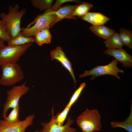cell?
I'll use <instances>...</instances> for the list:
<instances>
[{
    "label": "cell",
    "instance_id": "obj_21",
    "mask_svg": "<svg viewBox=\"0 0 132 132\" xmlns=\"http://www.w3.org/2000/svg\"><path fill=\"white\" fill-rule=\"evenodd\" d=\"M20 109L19 103L16 106L12 109L9 115L4 120L10 123H15L19 122L20 121L19 119Z\"/></svg>",
    "mask_w": 132,
    "mask_h": 132
},
{
    "label": "cell",
    "instance_id": "obj_6",
    "mask_svg": "<svg viewBox=\"0 0 132 132\" xmlns=\"http://www.w3.org/2000/svg\"><path fill=\"white\" fill-rule=\"evenodd\" d=\"M26 82H25L21 85L14 86L7 91V96L2 111L3 120L7 117V113L8 110L16 106L19 103L21 97L29 91V88L26 85Z\"/></svg>",
    "mask_w": 132,
    "mask_h": 132
},
{
    "label": "cell",
    "instance_id": "obj_29",
    "mask_svg": "<svg viewBox=\"0 0 132 132\" xmlns=\"http://www.w3.org/2000/svg\"><path fill=\"white\" fill-rule=\"evenodd\" d=\"M38 132V131H36V132Z\"/></svg>",
    "mask_w": 132,
    "mask_h": 132
},
{
    "label": "cell",
    "instance_id": "obj_25",
    "mask_svg": "<svg viewBox=\"0 0 132 132\" xmlns=\"http://www.w3.org/2000/svg\"><path fill=\"white\" fill-rule=\"evenodd\" d=\"M70 2H75L78 3L79 2V1L76 0H57L54 4L50 8L53 11H56L60 7V6L62 4Z\"/></svg>",
    "mask_w": 132,
    "mask_h": 132
},
{
    "label": "cell",
    "instance_id": "obj_8",
    "mask_svg": "<svg viewBox=\"0 0 132 132\" xmlns=\"http://www.w3.org/2000/svg\"><path fill=\"white\" fill-rule=\"evenodd\" d=\"M52 117L50 120L47 122H41L42 129L39 132H76V129L71 127L74 122L70 116L68 119L66 123L63 125L58 124L55 120L54 109L53 107L51 111Z\"/></svg>",
    "mask_w": 132,
    "mask_h": 132
},
{
    "label": "cell",
    "instance_id": "obj_4",
    "mask_svg": "<svg viewBox=\"0 0 132 132\" xmlns=\"http://www.w3.org/2000/svg\"><path fill=\"white\" fill-rule=\"evenodd\" d=\"M32 44L30 43L20 46L4 45L0 49V66L17 63Z\"/></svg>",
    "mask_w": 132,
    "mask_h": 132
},
{
    "label": "cell",
    "instance_id": "obj_5",
    "mask_svg": "<svg viewBox=\"0 0 132 132\" xmlns=\"http://www.w3.org/2000/svg\"><path fill=\"white\" fill-rule=\"evenodd\" d=\"M2 75L0 84L4 86L13 85L22 80L24 76L22 70L17 63L1 66Z\"/></svg>",
    "mask_w": 132,
    "mask_h": 132
},
{
    "label": "cell",
    "instance_id": "obj_24",
    "mask_svg": "<svg viewBox=\"0 0 132 132\" xmlns=\"http://www.w3.org/2000/svg\"><path fill=\"white\" fill-rule=\"evenodd\" d=\"M0 39L7 42L11 39L7 31L5 22L1 19L0 20Z\"/></svg>",
    "mask_w": 132,
    "mask_h": 132
},
{
    "label": "cell",
    "instance_id": "obj_14",
    "mask_svg": "<svg viewBox=\"0 0 132 132\" xmlns=\"http://www.w3.org/2000/svg\"><path fill=\"white\" fill-rule=\"evenodd\" d=\"M89 28L90 30L97 36L106 40L108 39L115 32L113 30L104 25L92 26Z\"/></svg>",
    "mask_w": 132,
    "mask_h": 132
},
{
    "label": "cell",
    "instance_id": "obj_3",
    "mask_svg": "<svg viewBox=\"0 0 132 132\" xmlns=\"http://www.w3.org/2000/svg\"><path fill=\"white\" fill-rule=\"evenodd\" d=\"M100 118L97 110L87 109L77 117L76 122L82 132H96L102 128Z\"/></svg>",
    "mask_w": 132,
    "mask_h": 132
},
{
    "label": "cell",
    "instance_id": "obj_18",
    "mask_svg": "<svg viewBox=\"0 0 132 132\" xmlns=\"http://www.w3.org/2000/svg\"><path fill=\"white\" fill-rule=\"evenodd\" d=\"M119 36L123 45L129 49H132V32L130 30L121 28L120 30Z\"/></svg>",
    "mask_w": 132,
    "mask_h": 132
},
{
    "label": "cell",
    "instance_id": "obj_23",
    "mask_svg": "<svg viewBox=\"0 0 132 132\" xmlns=\"http://www.w3.org/2000/svg\"><path fill=\"white\" fill-rule=\"evenodd\" d=\"M86 85V84L85 82H83L80 85L79 87L74 92L66 105L71 108L79 97Z\"/></svg>",
    "mask_w": 132,
    "mask_h": 132
},
{
    "label": "cell",
    "instance_id": "obj_11",
    "mask_svg": "<svg viewBox=\"0 0 132 132\" xmlns=\"http://www.w3.org/2000/svg\"><path fill=\"white\" fill-rule=\"evenodd\" d=\"M103 53L114 57L118 62L121 63L124 67L130 68L132 66V56L122 48L107 49Z\"/></svg>",
    "mask_w": 132,
    "mask_h": 132
},
{
    "label": "cell",
    "instance_id": "obj_7",
    "mask_svg": "<svg viewBox=\"0 0 132 132\" xmlns=\"http://www.w3.org/2000/svg\"><path fill=\"white\" fill-rule=\"evenodd\" d=\"M118 61L113 60L110 63L105 66H98L89 70L86 71L79 76L80 77L91 76V80H94L97 77L101 76L108 75L114 76L119 79L118 75L119 73H124V71L117 66Z\"/></svg>",
    "mask_w": 132,
    "mask_h": 132
},
{
    "label": "cell",
    "instance_id": "obj_12",
    "mask_svg": "<svg viewBox=\"0 0 132 132\" xmlns=\"http://www.w3.org/2000/svg\"><path fill=\"white\" fill-rule=\"evenodd\" d=\"M77 5H68L60 7L56 11H53L52 12L55 15L56 18L52 25L51 27L55 23L63 19H77L75 16H72V14Z\"/></svg>",
    "mask_w": 132,
    "mask_h": 132
},
{
    "label": "cell",
    "instance_id": "obj_16",
    "mask_svg": "<svg viewBox=\"0 0 132 132\" xmlns=\"http://www.w3.org/2000/svg\"><path fill=\"white\" fill-rule=\"evenodd\" d=\"M130 115L124 121L121 122L113 121L110 123L111 127L113 128H122L128 132H132V107H131Z\"/></svg>",
    "mask_w": 132,
    "mask_h": 132
},
{
    "label": "cell",
    "instance_id": "obj_26",
    "mask_svg": "<svg viewBox=\"0 0 132 132\" xmlns=\"http://www.w3.org/2000/svg\"><path fill=\"white\" fill-rule=\"evenodd\" d=\"M49 29L47 28H45L40 31L47 44H49L51 43L52 38V36L49 32Z\"/></svg>",
    "mask_w": 132,
    "mask_h": 132
},
{
    "label": "cell",
    "instance_id": "obj_15",
    "mask_svg": "<svg viewBox=\"0 0 132 132\" xmlns=\"http://www.w3.org/2000/svg\"><path fill=\"white\" fill-rule=\"evenodd\" d=\"M104 43L106 47L109 49L122 48L123 45L120 39L119 34L115 32Z\"/></svg>",
    "mask_w": 132,
    "mask_h": 132
},
{
    "label": "cell",
    "instance_id": "obj_19",
    "mask_svg": "<svg viewBox=\"0 0 132 132\" xmlns=\"http://www.w3.org/2000/svg\"><path fill=\"white\" fill-rule=\"evenodd\" d=\"M93 7L92 4L90 3L82 2V3L77 5L73 12L72 16L81 18L88 13Z\"/></svg>",
    "mask_w": 132,
    "mask_h": 132
},
{
    "label": "cell",
    "instance_id": "obj_1",
    "mask_svg": "<svg viewBox=\"0 0 132 132\" xmlns=\"http://www.w3.org/2000/svg\"><path fill=\"white\" fill-rule=\"evenodd\" d=\"M9 12L6 14L1 12L0 14L1 19L4 21L6 25L7 31L11 39L15 37L21 31V21L26 12V9L20 8L18 4L11 6Z\"/></svg>",
    "mask_w": 132,
    "mask_h": 132
},
{
    "label": "cell",
    "instance_id": "obj_17",
    "mask_svg": "<svg viewBox=\"0 0 132 132\" xmlns=\"http://www.w3.org/2000/svg\"><path fill=\"white\" fill-rule=\"evenodd\" d=\"M34 42V38L26 37L20 33L14 38L11 39L8 42V45H10L20 46Z\"/></svg>",
    "mask_w": 132,
    "mask_h": 132
},
{
    "label": "cell",
    "instance_id": "obj_10",
    "mask_svg": "<svg viewBox=\"0 0 132 132\" xmlns=\"http://www.w3.org/2000/svg\"><path fill=\"white\" fill-rule=\"evenodd\" d=\"M50 55L52 60H56L58 61L70 74L74 80L75 87L76 80L72 67V65L65 55V54L60 46L57 47L56 49L51 51Z\"/></svg>",
    "mask_w": 132,
    "mask_h": 132
},
{
    "label": "cell",
    "instance_id": "obj_2",
    "mask_svg": "<svg viewBox=\"0 0 132 132\" xmlns=\"http://www.w3.org/2000/svg\"><path fill=\"white\" fill-rule=\"evenodd\" d=\"M50 8L38 15L26 28H21L20 33L26 37H33L35 34L45 28L51 27L56 17Z\"/></svg>",
    "mask_w": 132,
    "mask_h": 132
},
{
    "label": "cell",
    "instance_id": "obj_22",
    "mask_svg": "<svg viewBox=\"0 0 132 132\" xmlns=\"http://www.w3.org/2000/svg\"><path fill=\"white\" fill-rule=\"evenodd\" d=\"M71 108L66 105L64 109L61 112H59L55 116V120L58 124L63 125L66 119Z\"/></svg>",
    "mask_w": 132,
    "mask_h": 132
},
{
    "label": "cell",
    "instance_id": "obj_9",
    "mask_svg": "<svg viewBox=\"0 0 132 132\" xmlns=\"http://www.w3.org/2000/svg\"><path fill=\"white\" fill-rule=\"evenodd\" d=\"M35 117L34 115H30L24 120L13 123L0 120V132H25L27 128L32 124Z\"/></svg>",
    "mask_w": 132,
    "mask_h": 132
},
{
    "label": "cell",
    "instance_id": "obj_20",
    "mask_svg": "<svg viewBox=\"0 0 132 132\" xmlns=\"http://www.w3.org/2000/svg\"><path fill=\"white\" fill-rule=\"evenodd\" d=\"M52 0H31L30 2L35 8L40 10L45 11L50 9L53 2Z\"/></svg>",
    "mask_w": 132,
    "mask_h": 132
},
{
    "label": "cell",
    "instance_id": "obj_27",
    "mask_svg": "<svg viewBox=\"0 0 132 132\" xmlns=\"http://www.w3.org/2000/svg\"><path fill=\"white\" fill-rule=\"evenodd\" d=\"M34 36L35 42L38 45L41 46L46 44V42L40 31L37 33Z\"/></svg>",
    "mask_w": 132,
    "mask_h": 132
},
{
    "label": "cell",
    "instance_id": "obj_28",
    "mask_svg": "<svg viewBox=\"0 0 132 132\" xmlns=\"http://www.w3.org/2000/svg\"><path fill=\"white\" fill-rule=\"evenodd\" d=\"M4 41L0 39V49L5 45Z\"/></svg>",
    "mask_w": 132,
    "mask_h": 132
},
{
    "label": "cell",
    "instance_id": "obj_13",
    "mask_svg": "<svg viewBox=\"0 0 132 132\" xmlns=\"http://www.w3.org/2000/svg\"><path fill=\"white\" fill-rule=\"evenodd\" d=\"M81 19L91 24L94 26L103 25L110 19L100 13L88 12L81 18Z\"/></svg>",
    "mask_w": 132,
    "mask_h": 132
}]
</instances>
